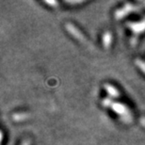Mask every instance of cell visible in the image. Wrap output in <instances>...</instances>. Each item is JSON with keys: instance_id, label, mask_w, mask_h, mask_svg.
I'll return each mask as SVG.
<instances>
[{"instance_id": "obj_4", "label": "cell", "mask_w": 145, "mask_h": 145, "mask_svg": "<svg viewBox=\"0 0 145 145\" xmlns=\"http://www.w3.org/2000/svg\"><path fill=\"white\" fill-rule=\"evenodd\" d=\"M127 27L131 28V30L135 34H140L145 31V19L138 22H131L127 24Z\"/></svg>"}, {"instance_id": "obj_9", "label": "cell", "mask_w": 145, "mask_h": 145, "mask_svg": "<svg viewBox=\"0 0 145 145\" xmlns=\"http://www.w3.org/2000/svg\"><path fill=\"white\" fill-rule=\"evenodd\" d=\"M44 3L49 6H51V7H55V6H57V4H59L57 1H44Z\"/></svg>"}, {"instance_id": "obj_12", "label": "cell", "mask_w": 145, "mask_h": 145, "mask_svg": "<svg viewBox=\"0 0 145 145\" xmlns=\"http://www.w3.org/2000/svg\"><path fill=\"white\" fill-rule=\"evenodd\" d=\"M22 145H29V141H28V140H25V141H24V142L22 143Z\"/></svg>"}, {"instance_id": "obj_11", "label": "cell", "mask_w": 145, "mask_h": 145, "mask_svg": "<svg viewBox=\"0 0 145 145\" xmlns=\"http://www.w3.org/2000/svg\"><path fill=\"white\" fill-rule=\"evenodd\" d=\"M140 123L142 124L143 126H145V118H140Z\"/></svg>"}, {"instance_id": "obj_1", "label": "cell", "mask_w": 145, "mask_h": 145, "mask_svg": "<svg viewBox=\"0 0 145 145\" xmlns=\"http://www.w3.org/2000/svg\"><path fill=\"white\" fill-rule=\"evenodd\" d=\"M102 105L105 108H110L113 111H115L125 123H129L132 120V114L130 112L129 108L126 106H124L123 104L118 103V102H113L109 99V98H105L102 101Z\"/></svg>"}, {"instance_id": "obj_2", "label": "cell", "mask_w": 145, "mask_h": 145, "mask_svg": "<svg viewBox=\"0 0 145 145\" xmlns=\"http://www.w3.org/2000/svg\"><path fill=\"white\" fill-rule=\"evenodd\" d=\"M136 7L135 5L131 4V3H127L124 6H123L121 8H119L115 11V17L116 19H121L123 18V17H125L127 14H129L130 12H132V11L136 10Z\"/></svg>"}, {"instance_id": "obj_6", "label": "cell", "mask_w": 145, "mask_h": 145, "mask_svg": "<svg viewBox=\"0 0 145 145\" xmlns=\"http://www.w3.org/2000/svg\"><path fill=\"white\" fill-rule=\"evenodd\" d=\"M111 42H112V35L111 33L106 31L103 34V44H104V47L106 49H108L111 45Z\"/></svg>"}, {"instance_id": "obj_8", "label": "cell", "mask_w": 145, "mask_h": 145, "mask_svg": "<svg viewBox=\"0 0 145 145\" xmlns=\"http://www.w3.org/2000/svg\"><path fill=\"white\" fill-rule=\"evenodd\" d=\"M136 64H137V66L138 68L140 69L141 71H142L144 74H145V62L143 61V60L141 59H137L136 60Z\"/></svg>"}, {"instance_id": "obj_10", "label": "cell", "mask_w": 145, "mask_h": 145, "mask_svg": "<svg viewBox=\"0 0 145 145\" xmlns=\"http://www.w3.org/2000/svg\"><path fill=\"white\" fill-rule=\"evenodd\" d=\"M84 1H66V3H68V4H72V5H76V4H81V3H83Z\"/></svg>"}, {"instance_id": "obj_3", "label": "cell", "mask_w": 145, "mask_h": 145, "mask_svg": "<svg viewBox=\"0 0 145 145\" xmlns=\"http://www.w3.org/2000/svg\"><path fill=\"white\" fill-rule=\"evenodd\" d=\"M65 27H66V29H67L68 32L70 33L71 35L74 36L75 39H77L78 40H80V42H86L85 36H84L83 34L81 33L79 30H78V28L75 27L72 24H71V23H68V24L65 25Z\"/></svg>"}, {"instance_id": "obj_7", "label": "cell", "mask_w": 145, "mask_h": 145, "mask_svg": "<svg viewBox=\"0 0 145 145\" xmlns=\"http://www.w3.org/2000/svg\"><path fill=\"white\" fill-rule=\"evenodd\" d=\"M27 118H29V114H28V113H25V112L15 113V114L12 116V119L14 121H22L27 120Z\"/></svg>"}, {"instance_id": "obj_5", "label": "cell", "mask_w": 145, "mask_h": 145, "mask_svg": "<svg viewBox=\"0 0 145 145\" xmlns=\"http://www.w3.org/2000/svg\"><path fill=\"white\" fill-rule=\"evenodd\" d=\"M104 87H105V89L106 91V92H108L111 97L115 98V97L120 96V92H119V91L115 88L114 86L110 85V84H105V86Z\"/></svg>"}]
</instances>
